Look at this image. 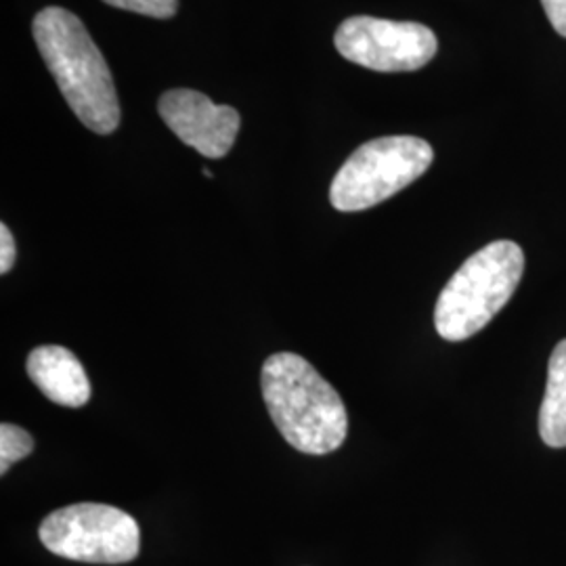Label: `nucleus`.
Returning <instances> with one entry per match:
<instances>
[{
  "label": "nucleus",
  "mask_w": 566,
  "mask_h": 566,
  "mask_svg": "<svg viewBox=\"0 0 566 566\" xmlns=\"http://www.w3.org/2000/svg\"><path fill=\"white\" fill-rule=\"evenodd\" d=\"M261 382L269 416L290 446L308 455H325L343 446L348 434L343 399L301 355H271Z\"/></svg>",
  "instance_id": "2"
},
{
  "label": "nucleus",
  "mask_w": 566,
  "mask_h": 566,
  "mask_svg": "<svg viewBox=\"0 0 566 566\" xmlns=\"http://www.w3.org/2000/svg\"><path fill=\"white\" fill-rule=\"evenodd\" d=\"M42 546L67 560L124 565L137 558L142 531L120 507L74 504L51 512L41 523Z\"/></svg>",
  "instance_id": "5"
},
{
  "label": "nucleus",
  "mask_w": 566,
  "mask_h": 566,
  "mask_svg": "<svg viewBox=\"0 0 566 566\" xmlns=\"http://www.w3.org/2000/svg\"><path fill=\"white\" fill-rule=\"evenodd\" d=\"M552 28L566 39V0H542Z\"/></svg>",
  "instance_id": "13"
},
{
  "label": "nucleus",
  "mask_w": 566,
  "mask_h": 566,
  "mask_svg": "<svg viewBox=\"0 0 566 566\" xmlns=\"http://www.w3.org/2000/svg\"><path fill=\"white\" fill-rule=\"evenodd\" d=\"M28 376L42 395L63 407H82L91 399V382L78 357L57 344L39 346L28 357Z\"/></svg>",
  "instance_id": "8"
},
{
  "label": "nucleus",
  "mask_w": 566,
  "mask_h": 566,
  "mask_svg": "<svg viewBox=\"0 0 566 566\" xmlns=\"http://www.w3.org/2000/svg\"><path fill=\"white\" fill-rule=\"evenodd\" d=\"M525 271L518 243L500 240L474 252L447 282L437 306L434 327L449 343L479 334L514 296Z\"/></svg>",
  "instance_id": "3"
},
{
  "label": "nucleus",
  "mask_w": 566,
  "mask_h": 566,
  "mask_svg": "<svg viewBox=\"0 0 566 566\" xmlns=\"http://www.w3.org/2000/svg\"><path fill=\"white\" fill-rule=\"evenodd\" d=\"M539 434L547 447H566V340L554 348L547 365V385L539 409Z\"/></svg>",
  "instance_id": "9"
},
{
  "label": "nucleus",
  "mask_w": 566,
  "mask_h": 566,
  "mask_svg": "<svg viewBox=\"0 0 566 566\" xmlns=\"http://www.w3.org/2000/svg\"><path fill=\"white\" fill-rule=\"evenodd\" d=\"M32 449L34 439L28 430L9 422L0 426V474H7L11 465L28 458Z\"/></svg>",
  "instance_id": "10"
},
{
  "label": "nucleus",
  "mask_w": 566,
  "mask_h": 566,
  "mask_svg": "<svg viewBox=\"0 0 566 566\" xmlns=\"http://www.w3.org/2000/svg\"><path fill=\"white\" fill-rule=\"evenodd\" d=\"M103 2L130 13H139L145 18H156V20H168L179 9V0H103Z\"/></svg>",
  "instance_id": "11"
},
{
  "label": "nucleus",
  "mask_w": 566,
  "mask_h": 566,
  "mask_svg": "<svg viewBox=\"0 0 566 566\" xmlns=\"http://www.w3.org/2000/svg\"><path fill=\"white\" fill-rule=\"evenodd\" d=\"M434 160L420 137H380L357 147L329 187V202L340 212H359L385 202L418 181Z\"/></svg>",
  "instance_id": "4"
},
{
  "label": "nucleus",
  "mask_w": 566,
  "mask_h": 566,
  "mask_svg": "<svg viewBox=\"0 0 566 566\" xmlns=\"http://www.w3.org/2000/svg\"><path fill=\"white\" fill-rule=\"evenodd\" d=\"M203 177H208V179H212L214 175H212V170H208V168H203Z\"/></svg>",
  "instance_id": "14"
},
{
  "label": "nucleus",
  "mask_w": 566,
  "mask_h": 566,
  "mask_svg": "<svg viewBox=\"0 0 566 566\" xmlns=\"http://www.w3.org/2000/svg\"><path fill=\"white\" fill-rule=\"evenodd\" d=\"M15 256H18V248H15V240L9 231L7 224H0V273L7 275L13 264H15Z\"/></svg>",
  "instance_id": "12"
},
{
  "label": "nucleus",
  "mask_w": 566,
  "mask_h": 566,
  "mask_svg": "<svg viewBox=\"0 0 566 566\" xmlns=\"http://www.w3.org/2000/svg\"><path fill=\"white\" fill-rule=\"evenodd\" d=\"M34 41L49 72L76 118L97 135L120 124V102L109 65L74 13L46 7L32 23Z\"/></svg>",
  "instance_id": "1"
},
{
  "label": "nucleus",
  "mask_w": 566,
  "mask_h": 566,
  "mask_svg": "<svg viewBox=\"0 0 566 566\" xmlns=\"http://www.w3.org/2000/svg\"><path fill=\"white\" fill-rule=\"evenodd\" d=\"M158 112L166 126L185 145L210 160L224 158L231 151L242 124L238 109L217 105L202 93L189 88L164 93L158 102Z\"/></svg>",
  "instance_id": "7"
},
{
  "label": "nucleus",
  "mask_w": 566,
  "mask_h": 566,
  "mask_svg": "<svg viewBox=\"0 0 566 566\" xmlns=\"http://www.w3.org/2000/svg\"><path fill=\"white\" fill-rule=\"evenodd\" d=\"M334 44L344 60L376 72H413L437 55L439 42L416 21L355 15L340 23Z\"/></svg>",
  "instance_id": "6"
}]
</instances>
